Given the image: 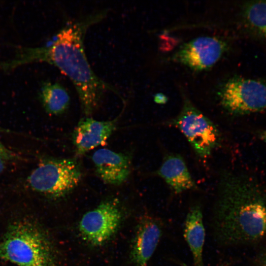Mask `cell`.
<instances>
[{
  "label": "cell",
  "mask_w": 266,
  "mask_h": 266,
  "mask_svg": "<svg viewBox=\"0 0 266 266\" xmlns=\"http://www.w3.org/2000/svg\"><path fill=\"white\" fill-rule=\"evenodd\" d=\"M163 233V224L159 218L144 215L136 228L130 257L136 266H146Z\"/></svg>",
  "instance_id": "obj_9"
},
{
  "label": "cell",
  "mask_w": 266,
  "mask_h": 266,
  "mask_svg": "<svg viewBox=\"0 0 266 266\" xmlns=\"http://www.w3.org/2000/svg\"><path fill=\"white\" fill-rule=\"evenodd\" d=\"M213 214L217 242L223 245L244 244L266 235V190L256 180L225 173L221 177Z\"/></svg>",
  "instance_id": "obj_2"
},
{
  "label": "cell",
  "mask_w": 266,
  "mask_h": 266,
  "mask_svg": "<svg viewBox=\"0 0 266 266\" xmlns=\"http://www.w3.org/2000/svg\"><path fill=\"white\" fill-rule=\"evenodd\" d=\"M218 95L222 106L233 115L266 111V83L261 80L232 77L222 85Z\"/></svg>",
  "instance_id": "obj_5"
},
{
  "label": "cell",
  "mask_w": 266,
  "mask_h": 266,
  "mask_svg": "<svg viewBox=\"0 0 266 266\" xmlns=\"http://www.w3.org/2000/svg\"><path fill=\"white\" fill-rule=\"evenodd\" d=\"M242 14L248 30L266 39V0L247 2L243 6Z\"/></svg>",
  "instance_id": "obj_15"
},
{
  "label": "cell",
  "mask_w": 266,
  "mask_h": 266,
  "mask_svg": "<svg viewBox=\"0 0 266 266\" xmlns=\"http://www.w3.org/2000/svg\"><path fill=\"white\" fill-rule=\"evenodd\" d=\"M157 173L176 194L197 188L184 159L179 155H166Z\"/></svg>",
  "instance_id": "obj_12"
},
{
  "label": "cell",
  "mask_w": 266,
  "mask_h": 266,
  "mask_svg": "<svg viewBox=\"0 0 266 266\" xmlns=\"http://www.w3.org/2000/svg\"><path fill=\"white\" fill-rule=\"evenodd\" d=\"M259 137L266 145V130H260L258 132Z\"/></svg>",
  "instance_id": "obj_17"
},
{
  "label": "cell",
  "mask_w": 266,
  "mask_h": 266,
  "mask_svg": "<svg viewBox=\"0 0 266 266\" xmlns=\"http://www.w3.org/2000/svg\"><path fill=\"white\" fill-rule=\"evenodd\" d=\"M39 97L46 111L51 115L63 113L68 107L70 97L60 83L44 82L40 90Z\"/></svg>",
  "instance_id": "obj_14"
},
{
  "label": "cell",
  "mask_w": 266,
  "mask_h": 266,
  "mask_svg": "<svg viewBox=\"0 0 266 266\" xmlns=\"http://www.w3.org/2000/svg\"><path fill=\"white\" fill-rule=\"evenodd\" d=\"M170 123L184 134L200 157L209 156L218 145L219 131L214 123L188 100Z\"/></svg>",
  "instance_id": "obj_6"
},
{
  "label": "cell",
  "mask_w": 266,
  "mask_h": 266,
  "mask_svg": "<svg viewBox=\"0 0 266 266\" xmlns=\"http://www.w3.org/2000/svg\"><path fill=\"white\" fill-rule=\"evenodd\" d=\"M118 117L112 120L81 119L72 133V141L77 155H82L103 144L116 129Z\"/></svg>",
  "instance_id": "obj_10"
},
{
  "label": "cell",
  "mask_w": 266,
  "mask_h": 266,
  "mask_svg": "<svg viewBox=\"0 0 266 266\" xmlns=\"http://www.w3.org/2000/svg\"><path fill=\"white\" fill-rule=\"evenodd\" d=\"M82 177L80 166L74 159H43L29 175L28 185L33 191L54 197H63L73 190Z\"/></svg>",
  "instance_id": "obj_4"
},
{
  "label": "cell",
  "mask_w": 266,
  "mask_h": 266,
  "mask_svg": "<svg viewBox=\"0 0 266 266\" xmlns=\"http://www.w3.org/2000/svg\"><path fill=\"white\" fill-rule=\"evenodd\" d=\"M0 259L18 266H54L51 245L35 225L17 222L8 229L0 242Z\"/></svg>",
  "instance_id": "obj_3"
},
{
  "label": "cell",
  "mask_w": 266,
  "mask_h": 266,
  "mask_svg": "<svg viewBox=\"0 0 266 266\" xmlns=\"http://www.w3.org/2000/svg\"><path fill=\"white\" fill-rule=\"evenodd\" d=\"M261 266H266V252L264 253L261 258Z\"/></svg>",
  "instance_id": "obj_18"
},
{
  "label": "cell",
  "mask_w": 266,
  "mask_h": 266,
  "mask_svg": "<svg viewBox=\"0 0 266 266\" xmlns=\"http://www.w3.org/2000/svg\"><path fill=\"white\" fill-rule=\"evenodd\" d=\"M228 48L223 40L214 36H200L182 45L170 58L173 62L195 70H202L213 66Z\"/></svg>",
  "instance_id": "obj_8"
},
{
  "label": "cell",
  "mask_w": 266,
  "mask_h": 266,
  "mask_svg": "<svg viewBox=\"0 0 266 266\" xmlns=\"http://www.w3.org/2000/svg\"><path fill=\"white\" fill-rule=\"evenodd\" d=\"M92 159L97 174L106 184L119 185L129 177L131 159L127 155L102 148L93 153Z\"/></svg>",
  "instance_id": "obj_11"
},
{
  "label": "cell",
  "mask_w": 266,
  "mask_h": 266,
  "mask_svg": "<svg viewBox=\"0 0 266 266\" xmlns=\"http://www.w3.org/2000/svg\"><path fill=\"white\" fill-rule=\"evenodd\" d=\"M18 158L15 153L7 148L0 141V173L4 170L9 163Z\"/></svg>",
  "instance_id": "obj_16"
},
{
  "label": "cell",
  "mask_w": 266,
  "mask_h": 266,
  "mask_svg": "<svg viewBox=\"0 0 266 266\" xmlns=\"http://www.w3.org/2000/svg\"><path fill=\"white\" fill-rule=\"evenodd\" d=\"M106 10L91 14L67 23L44 46L21 49L16 58L3 64L10 69L25 64L45 62L58 68L67 76L77 92L86 116L97 108L104 94L112 86L99 78L92 69L85 54L84 37L88 29L103 19Z\"/></svg>",
  "instance_id": "obj_1"
},
{
  "label": "cell",
  "mask_w": 266,
  "mask_h": 266,
  "mask_svg": "<svg viewBox=\"0 0 266 266\" xmlns=\"http://www.w3.org/2000/svg\"><path fill=\"white\" fill-rule=\"evenodd\" d=\"M122 217L118 204L113 200H105L83 215L79 222V230L88 242L99 246L116 232Z\"/></svg>",
  "instance_id": "obj_7"
},
{
  "label": "cell",
  "mask_w": 266,
  "mask_h": 266,
  "mask_svg": "<svg viewBox=\"0 0 266 266\" xmlns=\"http://www.w3.org/2000/svg\"><path fill=\"white\" fill-rule=\"evenodd\" d=\"M183 234L192 254L194 266H204L202 254L205 232L200 205L196 204L190 208L185 219Z\"/></svg>",
  "instance_id": "obj_13"
},
{
  "label": "cell",
  "mask_w": 266,
  "mask_h": 266,
  "mask_svg": "<svg viewBox=\"0 0 266 266\" xmlns=\"http://www.w3.org/2000/svg\"><path fill=\"white\" fill-rule=\"evenodd\" d=\"M2 130H1L0 128V132Z\"/></svg>",
  "instance_id": "obj_19"
}]
</instances>
